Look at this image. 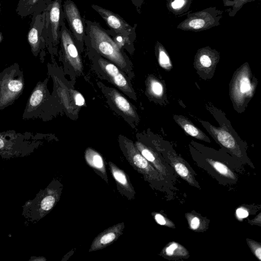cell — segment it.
<instances>
[{
  "mask_svg": "<svg viewBox=\"0 0 261 261\" xmlns=\"http://www.w3.org/2000/svg\"><path fill=\"white\" fill-rule=\"evenodd\" d=\"M84 42L88 43L98 53L123 68L126 62L120 49L107 30L96 21L85 20Z\"/></svg>",
  "mask_w": 261,
  "mask_h": 261,
  "instance_id": "obj_1",
  "label": "cell"
},
{
  "mask_svg": "<svg viewBox=\"0 0 261 261\" xmlns=\"http://www.w3.org/2000/svg\"><path fill=\"white\" fill-rule=\"evenodd\" d=\"M41 138V134L33 132H0V156L10 158L28 155L40 144Z\"/></svg>",
  "mask_w": 261,
  "mask_h": 261,
  "instance_id": "obj_2",
  "label": "cell"
},
{
  "mask_svg": "<svg viewBox=\"0 0 261 261\" xmlns=\"http://www.w3.org/2000/svg\"><path fill=\"white\" fill-rule=\"evenodd\" d=\"M24 88L23 72L17 63L0 72V110L12 105Z\"/></svg>",
  "mask_w": 261,
  "mask_h": 261,
  "instance_id": "obj_3",
  "label": "cell"
},
{
  "mask_svg": "<svg viewBox=\"0 0 261 261\" xmlns=\"http://www.w3.org/2000/svg\"><path fill=\"white\" fill-rule=\"evenodd\" d=\"M62 0H47L44 38L46 46L51 52L55 48L60 39L61 20L63 15Z\"/></svg>",
  "mask_w": 261,
  "mask_h": 261,
  "instance_id": "obj_4",
  "label": "cell"
},
{
  "mask_svg": "<svg viewBox=\"0 0 261 261\" xmlns=\"http://www.w3.org/2000/svg\"><path fill=\"white\" fill-rule=\"evenodd\" d=\"M222 17V11L211 7L189 14L177 28L194 32L205 30L219 25Z\"/></svg>",
  "mask_w": 261,
  "mask_h": 261,
  "instance_id": "obj_5",
  "label": "cell"
},
{
  "mask_svg": "<svg viewBox=\"0 0 261 261\" xmlns=\"http://www.w3.org/2000/svg\"><path fill=\"white\" fill-rule=\"evenodd\" d=\"M46 84L47 79L36 84L28 99L22 116L23 120L45 118L49 96Z\"/></svg>",
  "mask_w": 261,
  "mask_h": 261,
  "instance_id": "obj_6",
  "label": "cell"
},
{
  "mask_svg": "<svg viewBox=\"0 0 261 261\" xmlns=\"http://www.w3.org/2000/svg\"><path fill=\"white\" fill-rule=\"evenodd\" d=\"M46 9L41 12H35L32 14V21L27 35L28 42L33 55L37 57L40 55L41 60L46 46L44 38Z\"/></svg>",
  "mask_w": 261,
  "mask_h": 261,
  "instance_id": "obj_7",
  "label": "cell"
},
{
  "mask_svg": "<svg viewBox=\"0 0 261 261\" xmlns=\"http://www.w3.org/2000/svg\"><path fill=\"white\" fill-rule=\"evenodd\" d=\"M91 7L101 16L115 33L121 35L130 42L136 38L137 24L133 27L120 15L109 10L94 4H92Z\"/></svg>",
  "mask_w": 261,
  "mask_h": 261,
  "instance_id": "obj_8",
  "label": "cell"
},
{
  "mask_svg": "<svg viewBox=\"0 0 261 261\" xmlns=\"http://www.w3.org/2000/svg\"><path fill=\"white\" fill-rule=\"evenodd\" d=\"M64 19L63 13L60 30V40L63 53L67 62L74 70L81 72L83 70V65L76 44L70 31L66 27Z\"/></svg>",
  "mask_w": 261,
  "mask_h": 261,
  "instance_id": "obj_9",
  "label": "cell"
},
{
  "mask_svg": "<svg viewBox=\"0 0 261 261\" xmlns=\"http://www.w3.org/2000/svg\"><path fill=\"white\" fill-rule=\"evenodd\" d=\"M63 13L76 44L82 45L85 36V25L76 5L71 0H66L63 5Z\"/></svg>",
  "mask_w": 261,
  "mask_h": 261,
  "instance_id": "obj_10",
  "label": "cell"
},
{
  "mask_svg": "<svg viewBox=\"0 0 261 261\" xmlns=\"http://www.w3.org/2000/svg\"><path fill=\"white\" fill-rule=\"evenodd\" d=\"M98 62L103 71L117 87L126 92H132L126 79L114 64L102 58L99 59Z\"/></svg>",
  "mask_w": 261,
  "mask_h": 261,
  "instance_id": "obj_11",
  "label": "cell"
},
{
  "mask_svg": "<svg viewBox=\"0 0 261 261\" xmlns=\"http://www.w3.org/2000/svg\"><path fill=\"white\" fill-rule=\"evenodd\" d=\"M47 6V0H19L16 12L20 17L32 15L35 12H41Z\"/></svg>",
  "mask_w": 261,
  "mask_h": 261,
  "instance_id": "obj_12",
  "label": "cell"
},
{
  "mask_svg": "<svg viewBox=\"0 0 261 261\" xmlns=\"http://www.w3.org/2000/svg\"><path fill=\"white\" fill-rule=\"evenodd\" d=\"M110 95L114 103L122 113L128 116L136 117L135 112L133 107L117 91L112 90Z\"/></svg>",
  "mask_w": 261,
  "mask_h": 261,
  "instance_id": "obj_13",
  "label": "cell"
},
{
  "mask_svg": "<svg viewBox=\"0 0 261 261\" xmlns=\"http://www.w3.org/2000/svg\"><path fill=\"white\" fill-rule=\"evenodd\" d=\"M167 7L174 14L186 13L189 10L192 0H167Z\"/></svg>",
  "mask_w": 261,
  "mask_h": 261,
  "instance_id": "obj_14",
  "label": "cell"
},
{
  "mask_svg": "<svg viewBox=\"0 0 261 261\" xmlns=\"http://www.w3.org/2000/svg\"><path fill=\"white\" fill-rule=\"evenodd\" d=\"M223 5L228 7L227 10L230 16H234L237 12L242 8V6L247 3L254 1L255 0H222Z\"/></svg>",
  "mask_w": 261,
  "mask_h": 261,
  "instance_id": "obj_15",
  "label": "cell"
},
{
  "mask_svg": "<svg viewBox=\"0 0 261 261\" xmlns=\"http://www.w3.org/2000/svg\"><path fill=\"white\" fill-rule=\"evenodd\" d=\"M127 146L132 155L133 161L135 165L140 168H146L148 166L146 159L137 151L134 146L131 143L127 142Z\"/></svg>",
  "mask_w": 261,
  "mask_h": 261,
  "instance_id": "obj_16",
  "label": "cell"
},
{
  "mask_svg": "<svg viewBox=\"0 0 261 261\" xmlns=\"http://www.w3.org/2000/svg\"><path fill=\"white\" fill-rule=\"evenodd\" d=\"M217 137L224 146L228 148H232L234 147V140L228 132L225 130H219L217 133Z\"/></svg>",
  "mask_w": 261,
  "mask_h": 261,
  "instance_id": "obj_17",
  "label": "cell"
},
{
  "mask_svg": "<svg viewBox=\"0 0 261 261\" xmlns=\"http://www.w3.org/2000/svg\"><path fill=\"white\" fill-rule=\"evenodd\" d=\"M87 161L92 165L98 168H102L103 166V161L101 156L92 149H88L86 152Z\"/></svg>",
  "mask_w": 261,
  "mask_h": 261,
  "instance_id": "obj_18",
  "label": "cell"
},
{
  "mask_svg": "<svg viewBox=\"0 0 261 261\" xmlns=\"http://www.w3.org/2000/svg\"><path fill=\"white\" fill-rule=\"evenodd\" d=\"M209 162L213 167L221 174L230 178L233 177V173L225 165L219 162L212 161H210Z\"/></svg>",
  "mask_w": 261,
  "mask_h": 261,
  "instance_id": "obj_19",
  "label": "cell"
},
{
  "mask_svg": "<svg viewBox=\"0 0 261 261\" xmlns=\"http://www.w3.org/2000/svg\"><path fill=\"white\" fill-rule=\"evenodd\" d=\"M55 202V198L53 196H46L41 200L40 208L43 211H48L53 207Z\"/></svg>",
  "mask_w": 261,
  "mask_h": 261,
  "instance_id": "obj_20",
  "label": "cell"
},
{
  "mask_svg": "<svg viewBox=\"0 0 261 261\" xmlns=\"http://www.w3.org/2000/svg\"><path fill=\"white\" fill-rule=\"evenodd\" d=\"M159 60L163 67H167L170 65L169 58L162 46L159 47Z\"/></svg>",
  "mask_w": 261,
  "mask_h": 261,
  "instance_id": "obj_21",
  "label": "cell"
},
{
  "mask_svg": "<svg viewBox=\"0 0 261 261\" xmlns=\"http://www.w3.org/2000/svg\"><path fill=\"white\" fill-rule=\"evenodd\" d=\"M174 168L176 172L183 178L189 177L190 175L189 170L184 164L177 163L174 165Z\"/></svg>",
  "mask_w": 261,
  "mask_h": 261,
  "instance_id": "obj_22",
  "label": "cell"
},
{
  "mask_svg": "<svg viewBox=\"0 0 261 261\" xmlns=\"http://www.w3.org/2000/svg\"><path fill=\"white\" fill-rule=\"evenodd\" d=\"M72 95L75 105L81 107L85 105V99L80 92L76 91H72Z\"/></svg>",
  "mask_w": 261,
  "mask_h": 261,
  "instance_id": "obj_23",
  "label": "cell"
},
{
  "mask_svg": "<svg viewBox=\"0 0 261 261\" xmlns=\"http://www.w3.org/2000/svg\"><path fill=\"white\" fill-rule=\"evenodd\" d=\"M183 127L185 130L190 135L193 137L198 136L199 131L197 128L193 125L188 123L184 124Z\"/></svg>",
  "mask_w": 261,
  "mask_h": 261,
  "instance_id": "obj_24",
  "label": "cell"
},
{
  "mask_svg": "<svg viewBox=\"0 0 261 261\" xmlns=\"http://www.w3.org/2000/svg\"><path fill=\"white\" fill-rule=\"evenodd\" d=\"M113 173L114 177L118 182L123 185L127 184L125 176L122 172L117 170H114Z\"/></svg>",
  "mask_w": 261,
  "mask_h": 261,
  "instance_id": "obj_25",
  "label": "cell"
},
{
  "mask_svg": "<svg viewBox=\"0 0 261 261\" xmlns=\"http://www.w3.org/2000/svg\"><path fill=\"white\" fill-rule=\"evenodd\" d=\"M151 90L155 95H160L163 92V87L160 83L155 81H152L150 84Z\"/></svg>",
  "mask_w": 261,
  "mask_h": 261,
  "instance_id": "obj_26",
  "label": "cell"
},
{
  "mask_svg": "<svg viewBox=\"0 0 261 261\" xmlns=\"http://www.w3.org/2000/svg\"><path fill=\"white\" fill-rule=\"evenodd\" d=\"M250 89L249 81L246 77H243L240 81V90L242 93L248 91Z\"/></svg>",
  "mask_w": 261,
  "mask_h": 261,
  "instance_id": "obj_27",
  "label": "cell"
},
{
  "mask_svg": "<svg viewBox=\"0 0 261 261\" xmlns=\"http://www.w3.org/2000/svg\"><path fill=\"white\" fill-rule=\"evenodd\" d=\"M116 238V235L113 232H110L103 236L100 239V242L103 244H108L113 241Z\"/></svg>",
  "mask_w": 261,
  "mask_h": 261,
  "instance_id": "obj_28",
  "label": "cell"
},
{
  "mask_svg": "<svg viewBox=\"0 0 261 261\" xmlns=\"http://www.w3.org/2000/svg\"><path fill=\"white\" fill-rule=\"evenodd\" d=\"M200 61L201 64L205 67H209L212 64L211 59L206 55H203L200 57Z\"/></svg>",
  "mask_w": 261,
  "mask_h": 261,
  "instance_id": "obj_29",
  "label": "cell"
},
{
  "mask_svg": "<svg viewBox=\"0 0 261 261\" xmlns=\"http://www.w3.org/2000/svg\"><path fill=\"white\" fill-rule=\"evenodd\" d=\"M178 245L176 243H173L169 246L166 249V253L167 255L169 256L172 255L174 253V251L177 248Z\"/></svg>",
  "mask_w": 261,
  "mask_h": 261,
  "instance_id": "obj_30",
  "label": "cell"
},
{
  "mask_svg": "<svg viewBox=\"0 0 261 261\" xmlns=\"http://www.w3.org/2000/svg\"><path fill=\"white\" fill-rule=\"evenodd\" d=\"M237 216L240 218H245L248 216V212L245 209L239 208L236 211Z\"/></svg>",
  "mask_w": 261,
  "mask_h": 261,
  "instance_id": "obj_31",
  "label": "cell"
},
{
  "mask_svg": "<svg viewBox=\"0 0 261 261\" xmlns=\"http://www.w3.org/2000/svg\"><path fill=\"white\" fill-rule=\"evenodd\" d=\"M251 248L253 251L256 256L259 259H261V248L260 246H257L254 244H251Z\"/></svg>",
  "mask_w": 261,
  "mask_h": 261,
  "instance_id": "obj_32",
  "label": "cell"
},
{
  "mask_svg": "<svg viewBox=\"0 0 261 261\" xmlns=\"http://www.w3.org/2000/svg\"><path fill=\"white\" fill-rule=\"evenodd\" d=\"M132 3L135 6L137 12L141 13V8L144 0H131Z\"/></svg>",
  "mask_w": 261,
  "mask_h": 261,
  "instance_id": "obj_33",
  "label": "cell"
},
{
  "mask_svg": "<svg viewBox=\"0 0 261 261\" xmlns=\"http://www.w3.org/2000/svg\"><path fill=\"white\" fill-rule=\"evenodd\" d=\"M200 220L197 217H194L191 221L190 226L193 229H196L199 226Z\"/></svg>",
  "mask_w": 261,
  "mask_h": 261,
  "instance_id": "obj_34",
  "label": "cell"
},
{
  "mask_svg": "<svg viewBox=\"0 0 261 261\" xmlns=\"http://www.w3.org/2000/svg\"><path fill=\"white\" fill-rule=\"evenodd\" d=\"M156 221L160 225H165L166 221L164 217L161 214H158L155 216Z\"/></svg>",
  "mask_w": 261,
  "mask_h": 261,
  "instance_id": "obj_35",
  "label": "cell"
},
{
  "mask_svg": "<svg viewBox=\"0 0 261 261\" xmlns=\"http://www.w3.org/2000/svg\"><path fill=\"white\" fill-rule=\"evenodd\" d=\"M260 1V0H259Z\"/></svg>",
  "mask_w": 261,
  "mask_h": 261,
  "instance_id": "obj_36",
  "label": "cell"
}]
</instances>
